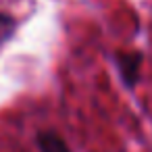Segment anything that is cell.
Listing matches in <instances>:
<instances>
[{
    "instance_id": "3957f363",
    "label": "cell",
    "mask_w": 152,
    "mask_h": 152,
    "mask_svg": "<svg viewBox=\"0 0 152 152\" xmlns=\"http://www.w3.org/2000/svg\"><path fill=\"white\" fill-rule=\"evenodd\" d=\"M15 27H17V19L13 15H9V13L0 11V44H4L7 40L13 38Z\"/></svg>"
},
{
    "instance_id": "7a4b0ae2",
    "label": "cell",
    "mask_w": 152,
    "mask_h": 152,
    "mask_svg": "<svg viewBox=\"0 0 152 152\" xmlns=\"http://www.w3.org/2000/svg\"><path fill=\"white\" fill-rule=\"evenodd\" d=\"M36 144L40 148V152H71L67 142L56 133V131H40L36 135Z\"/></svg>"
},
{
    "instance_id": "6da1fadb",
    "label": "cell",
    "mask_w": 152,
    "mask_h": 152,
    "mask_svg": "<svg viewBox=\"0 0 152 152\" xmlns=\"http://www.w3.org/2000/svg\"><path fill=\"white\" fill-rule=\"evenodd\" d=\"M115 61H117V69H119V75L123 79V83L127 88H133L137 83V77H140V69H142V52H135V50H129V52H117L115 54Z\"/></svg>"
}]
</instances>
